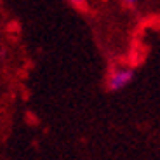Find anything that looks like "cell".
Masks as SVG:
<instances>
[{"label": "cell", "instance_id": "cell-1", "mask_svg": "<svg viewBox=\"0 0 160 160\" xmlns=\"http://www.w3.org/2000/svg\"><path fill=\"white\" fill-rule=\"evenodd\" d=\"M134 68H129V66H124V68H115L113 72H110L108 75V82H106V87L112 92H118L122 89H125L132 80H134Z\"/></svg>", "mask_w": 160, "mask_h": 160}, {"label": "cell", "instance_id": "cell-2", "mask_svg": "<svg viewBox=\"0 0 160 160\" xmlns=\"http://www.w3.org/2000/svg\"><path fill=\"white\" fill-rule=\"evenodd\" d=\"M70 4L80 12H87L89 11V5H87V0H68Z\"/></svg>", "mask_w": 160, "mask_h": 160}, {"label": "cell", "instance_id": "cell-3", "mask_svg": "<svg viewBox=\"0 0 160 160\" xmlns=\"http://www.w3.org/2000/svg\"><path fill=\"white\" fill-rule=\"evenodd\" d=\"M136 2H138V0H120V4L124 5V7H134Z\"/></svg>", "mask_w": 160, "mask_h": 160}]
</instances>
